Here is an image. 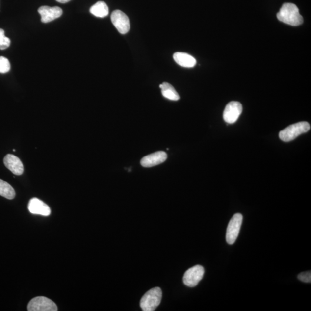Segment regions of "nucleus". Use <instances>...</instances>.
Instances as JSON below:
<instances>
[{
	"mask_svg": "<svg viewBox=\"0 0 311 311\" xmlns=\"http://www.w3.org/2000/svg\"><path fill=\"white\" fill-rule=\"evenodd\" d=\"M277 17L280 22L292 26H299L303 23L299 8L292 3H285L277 14Z\"/></svg>",
	"mask_w": 311,
	"mask_h": 311,
	"instance_id": "f257e3e1",
	"label": "nucleus"
},
{
	"mask_svg": "<svg viewBox=\"0 0 311 311\" xmlns=\"http://www.w3.org/2000/svg\"><path fill=\"white\" fill-rule=\"evenodd\" d=\"M310 125L307 122H300L289 126L281 131L279 137L284 142L294 140L299 135L306 133L310 130Z\"/></svg>",
	"mask_w": 311,
	"mask_h": 311,
	"instance_id": "f03ea898",
	"label": "nucleus"
},
{
	"mask_svg": "<svg viewBox=\"0 0 311 311\" xmlns=\"http://www.w3.org/2000/svg\"><path fill=\"white\" fill-rule=\"evenodd\" d=\"M162 298V291L156 287L148 290L141 298L140 307L144 311H154L160 305Z\"/></svg>",
	"mask_w": 311,
	"mask_h": 311,
	"instance_id": "7ed1b4c3",
	"label": "nucleus"
},
{
	"mask_svg": "<svg viewBox=\"0 0 311 311\" xmlns=\"http://www.w3.org/2000/svg\"><path fill=\"white\" fill-rule=\"evenodd\" d=\"M243 222V216L240 213L234 215L228 225L226 241L228 244H233L235 243Z\"/></svg>",
	"mask_w": 311,
	"mask_h": 311,
	"instance_id": "20e7f679",
	"label": "nucleus"
},
{
	"mask_svg": "<svg viewBox=\"0 0 311 311\" xmlns=\"http://www.w3.org/2000/svg\"><path fill=\"white\" fill-rule=\"evenodd\" d=\"M27 309L29 311H57L58 308L52 300L40 296L32 299L28 304Z\"/></svg>",
	"mask_w": 311,
	"mask_h": 311,
	"instance_id": "39448f33",
	"label": "nucleus"
},
{
	"mask_svg": "<svg viewBox=\"0 0 311 311\" xmlns=\"http://www.w3.org/2000/svg\"><path fill=\"white\" fill-rule=\"evenodd\" d=\"M204 273V267L202 266L196 265L191 267L184 274L183 283L187 286L195 287L203 279Z\"/></svg>",
	"mask_w": 311,
	"mask_h": 311,
	"instance_id": "423d86ee",
	"label": "nucleus"
},
{
	"mask_svg": "<svg viewBox=\"0 0 311 311\" xmlns=\"http://www.w3.org/2000/svg\"><path fill=\"white\" fill-rule=\"evenodd\" d=\"M111 20L120 34H126L130 30V22L128 16L120 10H115L112 13Z\"/></svg>",
	"mask_w": 311,
	"mask_h": 311,
	"instance_id": "0eeeda50",
	"label": "nucleus"
},
{
	"mask_svg": "<svg viewBox=\"0 0 311 311\" xmlns=\"http://www.w3.org/2000/svg\"><path fill=\"white\" fill-rule=\"evenodd\" d=\"M242 111L243 107L240 103L235 101L230 102L227 105L224 111V121L229 124L235 123Z\"/></svg>",
	"mask_w": 311,
	"mask_h": 311,
	"instance_id": "6e6552de",
	"label": "nucleus"
},
{
	"mask_svg": "<svg viewBox=\"0 0 311 311\" xmlns=\"http://www.w3.org/2000/svg\"><path fill=\"white\" fill-rule=\"evenodd\" d=\"M38 12L41 16L42 22L48 23L60 17L63 11L58 6L51 7L48 6H42L38 9Z\"/></svg>",
	"mask_w": 311,
	"mask_h": 311,
	"instance_id": "1a4fd4ad",
	"label": "nucleus"
},
{
	"mask_svg": "<svg viewBox=\"0 0 311 311\" xmlns=\"http://www.w3.org/2000/svg\"><path fill=\"white\" fill-rule=\"evenodd\" d=\"M167 158V154L164 151H158L142 158L141 164L144 167H152L164 163Z\"/></svg>",
	"mask_w": 311,
	"mask_h": 311,
	"instance_id": "9d476101",
	"label": "nucleus"
},
{
	"mask_svg": "<svg viewBox=\"0 0 311 311\" xmlns=\"http://www.w3.org/2000/svg\"><path fill=\"white\" fill-rule=\"evenodd\" d=\"M28 208L29 212L32 214L48 216L51 213V209L48 205L36 198H32L29 201Z\"/></svg>",
	"mask_w": 311,
	"mask_h": 311,
	"instance_id": "9b49d317",
	"label": "nucleus"
},
{
	"mask_svg": "<svg viewBox=\"0 0 311 311\" xmlns=\"http://www.w3.org/2000/svg\"><path fill=\"white\" fill-rule=\"evenodd\" d=\"M5 167L16 175H21L24 171L22 162L16 156L8 154L4 158Z\"/></svg>",
	"mask_w": 311,
	"mask_h": 311,
	"instance_id": "f8f14e48",
	"label": "nucleus"
},
{
	"mask_svg": "<svg viewBox=\"0 0 311 311\" xmlns=\"http://www.w3.org/2000/svg\"><path fill=\"white\" fill-rule=\"evenodd\" d=\"M173 57L177 64L182 67L193 68L197 64L196 59L193 56L185 52H175Z\"/></svg>",
	"mask_w": 311,
	"mask_h": 311,
	"instance_id": "ddd939ff",
	"label": "nucleus"
},
{
	"mask_svg": "<svg viewBox=\"0 0 311 311\" xmlns=\"http://www.w3.org/2000/svg\"><path fill=\"white\" fill-rule=\"evenodd\" d=\"M160 88L161 89V94L164 98L173 101H177L180 99V95L173 86L168 82H163L160 85Z\"/></svg>",
	"mask_w": 311,
	"mask_h": 311,
	"instance_id": "4468645a",
	"label": "nucleus"
},
{
	"mask_svg": "<svg viewBox=\"0 0 311 311\" xmlns=\"http://www.w3.org/2000/svg\"><path fill=\"white\" fill-rule=\"evenodd\" d=\"M91 14L98 18H104L109 14L108 6L104 1H98L90 8Z\"/></svg>",
	"mask_w": 311,
	"mask_h": 311,
	"instance_id": "2eb2a0df",
	"label": "nucleus"
},
{
	"mask_svg": "<svg viewBox=\"0 0 311 311\" xmlns=\"http://www.w3.org/2000/svg\"><path fill=\"white\" fill-rule=\"evenodd\" d=\"M15 195V191L11 185L0 179V196L8 200H12Z\"/></svg>",
	"mask_w": 311,
	"mask_h": 311,
	"instance_id": "dca6fc26",
	"label": "nucleus"
},
{
	"mask_svg": "<svg viewBox=\"0 0 311 311\" xmlns=\"http://www.w3.org/2000/svg\"><path fill=\"white\" fill-rule=\"evenodd\" d=\"M11 45V40L5 35L4 29L0 28V50H5Z\"/></svg>",
	"mask_w": 311,
	"mask_h": 311,
	"instance_id": "f3484780",
	"label": "nucleus"
},
{
	"mask_svg": "<svg viewBox=\"0 0 311 311\" xmlns=\"http://www.w3.org/2000/svg\"><path fill=\"white\" fill-rule=\"evenodd\" d=\"M11 69V64L8 59L4 57H0V73L6 74Z\"/></svg>",
	"mask_w": 311,
	"mask_h": 311,
	"instance_id": "a211bd4d",
	"label": "nucleus"
},
{
	"mask_svg": "<svg viewBox=\"0 0 311 311\" xmlns=\"http://www.w3.org/2000/svg\"><path fill=\"white\" fill-rule=\"evenodd\" d=\"M298 279L302 282L306 283H311V271L301 273L298 275Z\"/></svg>",
	"mask_w": 311,
	"mask_h": 311,
	"instance_id": "6ab92c4d",
	"label": "nucleus"
},
{
	"mask_svg": "<svg viewBox=\"0 0 311 311\" xmlns=\"http://www.w3.org/2000/svg\"><path fill=\"white\" fill-rule=\"evenodd\" d=\"M58 2L62 3V4H64V3H67L71 1V0H55Z\"/></svg>",
	"mask_w": 311,
	"mask_h": 311,
	"instance_id": "aec40b11",
	"label": "nucleus"
}]
</instances>
